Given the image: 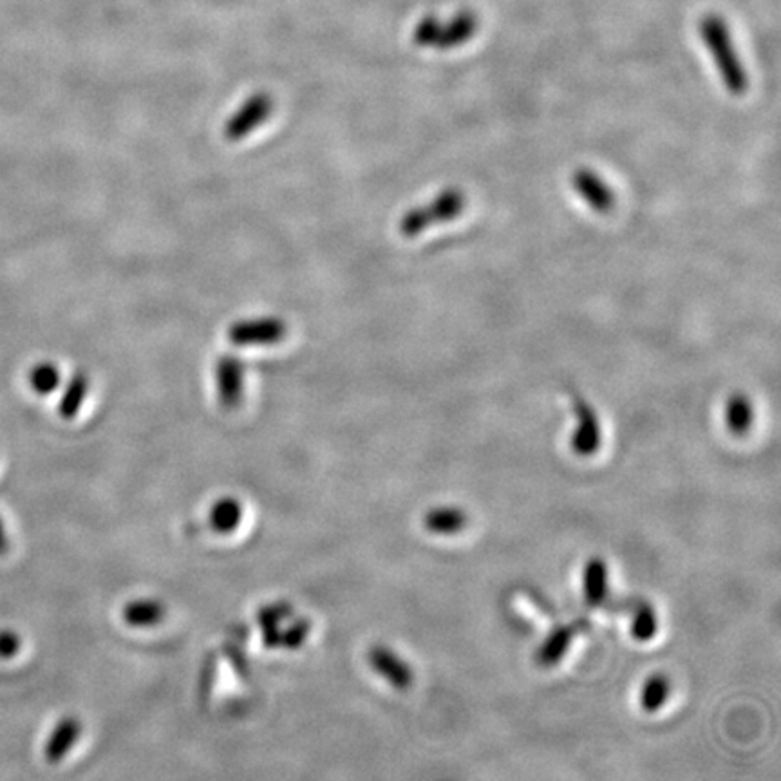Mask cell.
<instances>
[{"mask_svg":"<svg viewBox=\"0 0 781 781\" xmlns=\"http://www.w3.org/2000/svg\"><path fill=\"white\" fill-rule=\"evenodd\" d=\"M700 37L704 40L705 48L713 54L714 66L719 69L725 89L734 97H740L748 91V73L734 49L728 22L714 13L705 16L700 20Z\"/></svg>","mask_w":781,"mask_h":781,"instance_id":"1","label":"cell"},{"mask_svg":"<svg viewBox=\"0 0 781 781\" xmlns=\"http://www.w3.org/2000/svg\"><path fill=\"white\" fill-rule=\"evenodd\" d=\"M480 20L472 11H460L449 22L437 17H423L413 31V42L420 48L454 49L465 44L478 31Z\"/></svg>","mask_w":781,"mask_h":781,"instance_id":"2","label":"cell"},{"mask_svg":"<svg viewBox=\"0 0 781 781\" xmlns=\"http://www.w3.org/2000/svg\"><path fill=\"white\" fill-rule=\"evenodd\" d=\"M465 204L467 198L461 190H443L442 194H438L428 204L405 212L400 219L399 232L403 238H417L432 224L447 223L457 219L465 210Z\"/></svg>","mask_w":781,"mask_h":781,"instance_id":"3","label":"cell"},{"mask_svg":"<svg viewBox=\"0 0 781 781\" xmlns=\"http://www.w3.org/2000/svg\"><path fill=\"white\" fill-rule=\"evenodd\" d=\"M273 111V100L267 92H258L233 112L223 127L224 138L239 141L252 134L259 126L267 122Z\"/></svg>","mask_w":781,"mask_h":781,"instance_id":"4","label":"cell"},{"mask_svg":"<svg viewBox=\"0 0 781 781\" xmlns=\"http://www.w3.org/2000/svg\"><path fill=\"white\" fill-rule=\"evenodd\" d=\"M287 322L279 317H262L252 321H239L230 326L229 337L233 346H272L279 344L287 337Z\"/></svg>","mask_w":781,"mask_h":781,"instance_id":"5","label":"cell"},{"mask_svg":"<svg viewBox=\"0 0 781 781\" xmlns=\"http://www.w3.org/2000/svg\"><path fill=\"white\" fill-rule=\"evenodd\" d=\"M216 388L218 399L224 409H238L243 402L244 394V366L236 354H223L216 362Z\"/></svg>","mask_w":781,"mask_h":781,"instance_id":"6","label":"cell"},{"mask_svg":"<svg viewBox=\"0 0 781 781\" xmlns=\"http://www.w3.org/2000/svg\"><path fill=\"white\" fill-rule=\"evenodd\" d=\"M573 413L578 418V425L572 434V451L578 457H592L601 447V425H599L598 414L581 397L573 399Z\"/></svg>","mask_w":781,"mask_h":781,"instance_id":"7","label":"cell"},{"mask_svg":"<svg viewBox=\"0 0 781 781\" xmlns=\"http://www.w3.org/2000/svg\"><path fill=\"white\" fill-rule=\"evenodd\" d=\"M369 665L380 677L388 680L397 690H409L414 682V673L405 660L400 659L388 645L377 644L369 648Z\"/></svg>","mask_w":781,"mask_h":781,"instance_id":"8","label":"cell"},{"mask_svg":"<svg viewBox=\"0 0 781 781\" xmlns=\"http://www.w3.org/2000/svg\"><path fill=\"white\" fill-rule=\"evenodd\" d=\"M572 189L581 196L582 200L587 201L590 209L601 214L612 212L615 209V194L613 190L601 180L593 170L578 169L572 174Z\"/></svg>","mask_w":781,"mask_h":781,"instance_id":"9","label":"cell"},{"mask_svg":"<svg viewBox=\"0 0 781 781\" xmlns=\"http://www.w3.org/2000/svg\"><path fill=\"white\" fill-rule=\"evenodd\" d=\"M82 734V722L77 717H63L46 742L44 757L49 763L62 762L69 751L77 745L78 738Z\"/></svg>","mask_w":781,"mask_h":781,"instance_id":"10","label":"cell"},{"mask_svg":"<svg viewBox=\"0 0 781 781\" xmlns=\"http://www.w3.org/2000/svg\"><path fill=\"white\" fill-rule=\"evenodd\" d=\"M587 628V621H573L567 627H559L550 633L538 653L539 664L555 665L567 655L568 648L572 644L573 637Z\"/></svg>","mask_w":781,"mask_h":781,"instance_id":"11","label":"cell"},{"mask_svg":"<svg viewBox=\"0 0 781 781\" xmlns=\"http://www.w3.org/2000/svg\"><path fill=\"white\" fill-rule=\"evenodd\" d=\"M166 615V604L156 599H137V601L127 602L122 610L123 622L132 628L158 627Z\"/></svg>","mask_w":781,"mask_h":781,"instance_id":"12","label":"cell"},{"mask_svg":"<svg viewBox=\"0 0 781 781\" xmlns=\"http://www.w3.org/2000/svg\"><path fill=\"white\" fill-rule=\"evenodd\" d=\"M584 599L590 608L604 607L608 599V564L604 559L592 558L584 568Z\"/></svg>","mask_w":781,"mask_h":781,"instance_id":"13","label":"cell"},{"mask_svg":"<svg viewBox=\"0 0 781 781\" xmlns=\"http://www.w3.org/2000/svg\"><path fill=\"white\" fill-rule=\"evenodd\" d=\"M241 521H243V505L238 498H232V495L219 498L210 509V529L218 534H230L233 530H238Z\"/></svg>","mask_w":781,"mask_h":781,"instance_id":"14","label":"cell"},{"mask_svg":"<svg viewBox=\"0 0 781 781\" xmlns=\"http://www.w3.org/2000/svg\"><path fill=\"white\" fill-rule=\"evenodd\" d=\"M469 524V515L461 509L445 507V509L429 510L423 518V527L432 534H458Z\"/></svg>","mask_w":781,"mask_h":781,"instance_id":"15","label":"cell"},{"mask_svg":"<svg viewBox=\"0 0 781 781\" xmlns=\"http://www.w3.org/2000/svg\"><path fill=\"white\" fill-rule=\"evenodd\" d=\"M621 608L633 612V622H631V637L639 642H648L655 637L659 630V621L653 607H650L644 601H627L621 602Z\"/></svg>","mask_w":781,"mask_h":781,"instance_id":"16","label":"cell"},{"mask_svg":"<svg viewBox=\"0 0 781 781\" xmlns=\"http://www.w3.org/2000/svg\"><path fill=\"white\" fill-rule=\"evenodd\" d=\"M88 393L89 377L82 371H78L71 377L66 389H63L62 399H60L59 403L60 417L66 418V420L77 417Z\"/></svg>","mask_w":781,"mask_h":781,"instance_id":"17","label":"cell"},{"mask_svg":"<svg viewBox=\"0 0 781 781\" xmlns=\"http://www.w3.org/2000/svg\"><path fill=\"white\" fill-rule=\"evenodd\" d=\"M725 420H728L729 431L743 437L754 422V409H752L751 400L745 394H733L728 402L725 409Z\"/></svg>","mask_w":781,"mask_h":781,"instance_id":"18","label":"cell"},{"mask_svg":"<svg viewBox=\"0 0 781 781\" xmlns=\"http://www.w3.org/2000/svg\"><path fill=\"white\" fill-rule=\"evenodd\" d=\"M670 697V680L664 674H653L645 680L641 693V705L645 713H657Z\"/></svg>","mask_w":781,"mask_h":781,"instance_id":"19","label":"cell"},{"mask_svg":"<svg viewBox=\"0 0 781 781\" xmlns=\"http://www.w3.org/2000/svg\"><path fill=\"white\" fill-rule=\"evenodd\" d=\"M60 371L57 366L44 364L34 366L30 373V383L33 388L34 393L42 394V397H48V394L54 393L57 388L60 386Z\"/></svg>","mask_w":781,"mask_h":781,"instance_id":"20","label":"cell"},{"mask_svg":"<svg viewBox=\"0 0 781 781\" xmlns=\"http://www.w3.org/2000/svg\"><path fill=\"white\" fill-rule=\"evenodd\" d=\"M310 631V619H297L287 630H282L281 648H287L290 651L299 650L308 641Z\"/></svg>","mask_w":781,"mask_h":781,"instance_id":"21","label":"cell"},{"mask_svg":"<svg viewBox=\"0 0 781 781\" xmlns=\"http://www.w3.org/2000/svg\"><path fill=\"white\" fill-rule=\"evenodd\" d=\"M291 615H293L291 604H288V602H276V604H270V607L259 610L258 624L261 628L273 627V624L281 627V622L288 621Z\"/></svg>","mask_w":781,"mask_h":781,"instance_id":"22","label":"cell"},{"mask_svg":"<svg viewBox=\"0 0 781 781\" xmlns=\"http://www.w3.org/2000/svg\"><path fill=\"white\" fill-rule=\"evenodd\" d=\"M20 635L13 630H0V659H13L20 651Z\"/></svg>","mask_w":781,"mask_h":781,"instance_id":"23","label":"cell"},{"mask_svg":"<svg viewBox=\"0 0 781 781\" xmlns=\"http://www.w3.org/2000/svg\"><path fill=\"white\" fill-rule=\"evenodd\" d=\"M216 679V660L214 657H209L207 662H204L203 668H201L200 677V697L201 699H209L210 693H212V688H214Z\"/></svg>","mask_w":781,"mask_h":781,"instance_id":"24","label":"cell"},{"mask_svg":"<svg viewBox=\"0 0 781 781\" xmlns=\"http://www.w3.org/2000/svg\"><path fill=\"white\" fill-rule=\"evenodd\" d=\"M282 630L279 624H273V627H262V644L268 650H276V648H281Z\"/></svg>","mask_w":781,"mask_h":781,"instance_id":"25","label":"cell"},{"mask_svg":"<svg viewBox=\"0 0 781 781\" xmlns=\"http://www.w3.org/2000/svg\"><path fill=\"white\" fill-rule=\"evenodd\" d=\"M227 655L230 657V660H233V664H236V670H238L239 674H243V677L248 674V662L247 659L241 655V651L233 648V651H227Z\"/></svg>","mask_w":781,"mask_h":781,"instance_id":"26","label":"cell"},{"mask_svg":"<svg viewBox=\"0 0 781 781\" xmlns=\"http://www.w3.org/2000/svg\"><path fill=\"white\" fill-rule=\"evenodd\" d=\"M8 549H10V539H8V534H6L2 520H0V555H4V553L8 552Z\"/></svg>","mask_w":781,"mask_h":781,"instance_id":"27","label":"cell"}]
</instances>
